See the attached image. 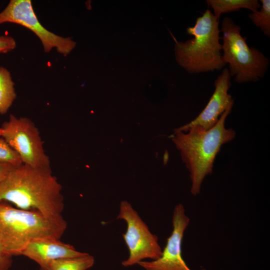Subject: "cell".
<instances>
[{
	"label": "cell",
	"instance_id": "obj_11",
	"mask_svg": "<svg viewBox=\"0 0 270 270\" xmlns=\"http://www.w3.org/2000/svg\"><path fill=\"white\" fill-rule=\"evenodd\" d=\"M88 253L76 250L74 247L54 238H42L30 242L22 252L24 256L35 262L40 270H48L50 264L54 260L76 258Z\"/></svg>",
	"mask_w": 270,
	"mask_h": 270
},
{
	"label": "cell",
	"instance_id": "obj_8",
	"mask_svg": "<svg viewBox=\"0 0 270 270\" xmlns=\"http://www.w3.org/2000/svg\"><path fill=\"white\" fill-rule=\"evenodd\" d=\"M12 22L20 24L32 30L40 40L45 52L54 48L66 56L76 43L70 38L58 36L45 28L38 21L30 0H11L0 12V24Z\"/></svg>",
	"mask_w": 270,
	"mask_h": 270
},
{
	"label": "cell",
	"instance_id": "obj_14",
	"mask_svg": "<svg viewBox=\"0 0 270 270\" xmlns=\"http://www.w3.org/2000/svg\"><path fill=\"white\" fill-rule=\"evenodd\" d=\"M94 256L87 254L79 257L52 260L48 270H87L94 265Z\"/></svg>",
	"mask_w": 270,
	"mask_h": 270
},
{
	"label": "cell",
	"instance_id": "obj_16",
	"mask_svg": "<svg viewBox=\"0 0 270 270\" xmlns=\"http://www.w3.org/2000/svg\"><path fill=\"white\" fill-rule=\"evenodd\" d=\"M0 163L8 164L14 168L23 164L18 153L2 137H0Z\"/></svg>",
	"mask_w": 270,
	"mask_h": 270
},
{
	"label": "cell",
	"instance_id": "obj_18",
	"mask_svg": "<svg viewBox=\"0 0 270 270\" xmlns=\"http://www.w3.org/2000/svg\"><path fill=\"white\" fill-rule=\"evenodd\" d=\"M12 264V258L4 254L0 238V268L1 270H8Z\"/></svg>",
	"mask_w": 270,
	"mask_h": 270
},
{
	"label": "cell",
	"instance_id": "obj_6",
	"mask_svg": "<svg viewBox=\"0 0 270 270\" xmlns=\"http://www.w3.org/2000/svg\"><path fill=\"white\" fill-rule=\"evenodd\" d=\"M1 128L2 137L18 153L23 164L52 170L40 132L30 119L10 114L8 120L4 122Z\"/></svg>",
	"mask_w": 270,
	"mask_h": 270
},
{
	"label": "cell",
	"instance_id": "obj_5",
	"mask_svg": "<svg viewBox=\"0 0 270 270\" xmlns=\"http://www.w3.org/2000/svg\"><path fill=\"white\" fill-rule=\"evenodd\" d=\"M240 27L229 17L222 20V60L228 64L230 76L238 83L256 82L262 78L269 66L268 60L258 50L250 48Z\"/></svg>",
	"mask_w": 270,
	"mask_h": 270
},
{
	"label": "cell",
	"instance_id": "obj_17",
	"mask_svg": "<svg viewBox=\"0 0 270 270\" xmlns=\"http://www.w3.org/2000/svg\"><path fill=\"white\" fill-rule=\"evenodd\" d=\"M16 47L14 39L10 36H0V53H6Z\"/></svg>",
	"mask_w": 270,
	"mask_h": 270
},
{
	"label": "cell",
	"instance_id": "obj_10",
	"mask_svg": "<svg viewBox=\"0 0 270 270\" xmlns=\"http://www.w3.org/2000/svg\"><path fill=\"white\" fill-rule=\"evenodd\" d=\"M230 75L228 69L224 68L214 82L215 90L208 104L193 120L178 128L176 132H186L190 128L198 126L204 130L213 127L218 116L234 104L232 96L228 93L230 86Z\"/></svg>",
	"mask_w": 270,
	"mask_h": 270
},
{
	"label": "cell",
	"instance_id": "obj_1",
	"mask_svg": "<svg viewBox=\"0 0 270 270\" xmlns=\"http://www.w3.org/2000/svg\"><path fill=\"white\" fill-rule=\"evenodd\" d=\"M62 186L52 170L22 164L0 183V201L24 210H34L57 224L67 227Z\"/></svg>",
	"mask_w": 270,
	"mask_h": 270
},
{
	"label": "cell",
	"instance_id": "obj_2",
	"mask_svg": "<svg viewBox=\"0 0 270 270\" xmlns=\"http://www.w3.org/2000/svg\"><path fill=\"white\" fill-rule=\"evenodd\" d=\"M232 106L230 105L209 130L194 126L190 128L188 134L178 132L176 136H169L180 151L182 160L190 172V192L194 196L200 193L206 176L212 173L214 160L222 146L235 138V132L225 128L226 118Z\"/></svg>",
	"mask_w": 270,
	"mask_h": 270
},
{
	"label": "cell",
	"instance_id": "obj_7",
	"mask_svg": "<svg viewBox=\"0 0 270 270\" xmlns=\"http://www.w3.org/2000/svg\"><path fill=\"white\" fill-rule=\"evenodd\" d=\"M116 219L125 220L127 224L122 237L129 250L128 258L122 262L124 266L138 264L145 258L152 260L160 258L162 250L158 238L149 230L148 226L127 201L120 202V213Z\"/></svg>",
	"mask_w": 270,
	"mask_h": 270
},
{
	"label": "cell",
	"instance_id": "obj_15",
	"mask_svg": "<svg viewBox=\"0 0 270 270\" xmlns=\"http://www.w3.org/2000/svg\"><path fill=\"white\" fill-rule=\"evenodd\" d=\"M260 10L252 12L248 17L254 24L259 27L267 36H270V0H260Z\"/></svg>",
	"mask_w": 270,
	"mask_h": 270
},
{
	"label": "cell",
	"instance_id": "obj_20",
	"mask_svg": "<svg viewBox=\"0 0 270 270\" xmlns=\"http://www.w3.org/2000/svg\"><path fill=\"white\" fill-rule=\"evenodd\" d=\"M2 128H0V137H2Z\"/></svg>",
	"mask_w": 270,
	"mask_h": 270
},
{
	"label": "cell",
	"instance_id": "obj_19",
	"mask_svg": "<svg viewBox=\"0 0 270 270\" xmlns=\"http://www.w3.org/2000/svg\"><path fill=\"white\" fill-rule=\"evenodd\" d=\"M15 168L8 164L0 163V183Z\"/></svg>",
	"mask_w": 270,
	"mask_h": 270
},
{
	"label": "cell",
	"instance_id": "obj_12",
	"mask_svg": "<svg viewBox=\"0 0 270 270\" xmlns=\"http://www.w3.org/2000/svg\"><path fill=\"white\" fill-rule=\"evenodd\" d=\"M207 4L214 10V15L219 20L222 13L238 11L246 8L254 12L260 6L258 0H207Z\"/></svg>",
	"mask_w": 270,
	"mask_h": 270
},
{
	"label": "cell",
	"instance_id": "obj_4",
	"mask_svg": "<svg viewBox=\"0 0 270 270\" xmlns=\"http://www.w3.org/2000/svg\"><path fill=\"white\" fill-rule=\"evenodd\" d=\"M66 228L38 212L22 210L0 201V238L3 252L8 256H21L26 246L34 240L60 239Z\"/></svg>",
	"mask_w": 270,
	"mask_h": 270
},
{
	"label": "cell",
	"instance_id": "obj_21",
	"mask_svg": "<svg viewBox=\"0 0 270 270\" xmlns=\"http://www.w3.org/2000/svg\"><path fill=\"white\" fill-rule=\"evenodd\" d=\"M0 270H1L0 268Z\"/></svg>",
	"mask_w": 270,
	"mask_h": 270
},
{
	"label": "cell",
	"instance_id": "obj_3",
	"mask_svg": "<svg viewBox=\"0 0 270 270\" xmlns=\"http://www.w3.org/2000/svg\"><path fill=\"white\" fill-rule=\"evenodd\" d=\"M218 20L209 10L198 17L187 33L194 38L178 42L172 36L176 58L178 64L191 74L220 70L226 64L222 58Z\"/></svg>",
	"mask_w": 270,
	"mask_h": 270
},
{
	"label": "cell",
	"instance_id": "obj_9",
	"mask_svg": "<svg viewBox=\"0 0 270 270\" xmlns=\"http://www.w3.org/2000/svg\"><path fill=\"white\" fill-rule=\"evenodd\" d=\"M172 222L173 230L160 257L156 260L138 262L145 270H191L182 256V240L190 219L181 204L174 208Z\"/></svg>",
	"mask_w": 270,
	"mask_h": 270
},
{
	"label": "cell",
	"instance_id": "obj_13",
	"mask_svg": "<svg viewBox=\"0 0 270 270\" xmlns=\"http://www.w3.org/2000/svg\"><path fill=\"white\" fill-rule=\"evenodd\" d=\"M16 96L10 72L0 66V114H6Z\"/></svg>",
	"mask_w": 270,
	"mask_h": 270
}]
</instances>
